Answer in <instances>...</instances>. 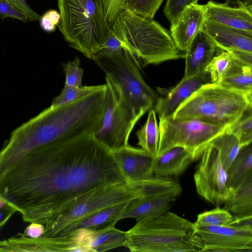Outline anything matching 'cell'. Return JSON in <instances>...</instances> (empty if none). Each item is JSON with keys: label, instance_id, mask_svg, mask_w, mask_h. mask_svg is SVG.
Here are the masks:
<instances>
[{"label": "cell", "instance_id": "7", "mask_svg": "<svg viewBox=\"0 0 252 252\" xmlns=\"http://www.w3.org/2000/svg\"><path fill=\"white\" fill-rule=\"evenodd\" d=\"M92 60L120 88L138 120L154 108L159 95L144 81L139 67L124 46L115 51L101 49Z\"/></svg>", "mask_w": 252, "mask_h": 252}, {"label": "cell", "instance_id": "16", "mask_svg": "<svg viewBox=\"0 0 252 252\" xmlns=\"http://www.w3.org/2000/svg\"><path fill=\"white\" fill-rule=\"evenodd\" d=\"M220 3L213 0L205 4L206 19L231 27L252 32V6L236 0Z\"/></svg>", "mask_w": 252, "mask_h": 252}, {"label": "cell", "instance_id": "38", "mask_svg": "<svg viewBox=\"0 0 252 252\" xmlns=\"http://www.w3.org/2000/svg\"><path fill=\"white\" fill-rule=\"evenodd\" d=\"M16 9L26 15L29 21H39L41 16L29 6L26 0H7Z\"/></svg>", "mask_w": 252, "mask_h": 252}, {"label": "cell", "instance_id": "37", "mask_svg": "<svg viewBox=\"0 0 252 252\" xmlns=\"http://www.w3.org/2000/svg\"><path fill=\"white\" fill-rule=\"evenodd\" d=\"M8 17L17 19L25 22H29L26 15L16 9L7 0H0V18L4 20Z\"/></svg>", "mask_w": 252, "mask_h": 252}, {"label": "cell", "instance_id": "33", "mask_svg": "<svg viewBox=\"0 0 252 252\" xmlns=\"http://www.w3.org/2000/svg\"><path fill=\"white\" fill-rule=\"evenodd\" d=\"M81 60L75 57L73 61L63 63V70L65 75L64 87H79L82 81L84 70L80 67Z\"/></svg>", "mask_w": 252, "mask_h": 252}, {"label": "cell", "instance_id": "23", "mask_svg": "<svg viewBox=\"0 0 252 252\" xmlns=\"http://www.w3.org/2000/svg\"><path fill=\"white\" fill-rule=\"evenodd\" d=\"M128 203L106 208L87 218L72 223L63 229L57 236L67 234L80 228H97L109 224H115L120 220V217Z\"/></svg>", "mask_w": 252, "mask_h": 252}, {"label": "cell", "instance_id": "32", "mask_svg": "<svg viewBox=\"0 0 252 252\" xmlns=\"http://www.w3.org/2000/svg\"><path fill=\"white\" fill-rule=\"evenodd\" d=\"M164 0H128L126 8L149 19L155 15Z\"/></svg>", "mask_w": 252, "mask_h": 252}, {"label": "cell", "instance_id": "28", "mask_svg": "<svg viewBox=\"0 0 252 252\" xmlns=\"http://www.w3.org/2000/svg\"><path fill=\"white\" fill-rule=\"evenodd\" d=\"M226 131L237 139L241 148L252 143V106L248 108Z\"/></svg>", "mask_w": 252, "mask_h": 252}, {"label": "cell", "instance_id": "24", "mask_svg": "<svg viewBox=\"0 0 252 252\" xmlns=\"http://www.w3.org/2000/svg\"><path fill=\"white\" fill-rule=\"evenodd\" d=\"M226 174L227 185L231 189L252 179V143L240 149Z\"/></svg>", "mask_w": 252, "mask_h": 252}, {"label": "cell", "instance_id": "22", "mask_svg": "<svg viewBox=\"0 0 252 252\" xmlns=\"http://www.w3.org/2000/svg\"><path fill=\"white\" fill-rule=\"evenodd\" d=\"M216 84L252 96V65L233 57L230 64Z\"/></svg>", "mask_w": 252, "mask_h": 252}, {"label": "cell", "instance_id": "13", "mask_svg": "<svg viewBox=\"0 0 252 252\" xmlns=\"http://www.w3.org/2000/svg\"><path fill=\"white\" fill-rule=\"evenodd\" d=\"M217 49L230 53L240 61L252 58V32L231 27L206 19L202 29Z\"/></svg>", "mask_w": 252, "mask_h": 252}, {"label": "cell", "instance_id": "14", "mask_svg": "<svg viewBox=\"0 0 252 252\" xmlns=\"http://www.w3.org/2000/svg\"><path fill=\"white\" fill-rule=\"evenodd\" d=\"M182 189L165 188L151 189L129 202L120 220L132 218L136 221L158 217L169 211Z\"/></svg>", "mask_w": 252, "mask_h": 252}, {"label": "cell", "instance_id": "4", "mask_svg": "<svg viewBox=\"0 0 252 252\" xmlns=\"http://www.w3.org/2000/svg\"><path fill=\"white\" fill-rule=\"evenodd\" d=\"M58 26L72 48L92 59L108 38L111 28L101 0H58Z\"/></svg>", "mask_w": 252, "mask_h": 252}, {"label": "cell", "instance_id": "30", "mask_svg": "<svg viewBox=\"0 0 252 252\" xmlns=\"http://www.w3.org/2000/svg\"><path fill=\"white\" fill-rule=\"evenodd\" d=\"M232 60V55L225 51H221L214 56L204 70L209 73L211 83H217L219 82Z\"/></svg>", "mask_w": 252, "mask_h": 252}, {"label": "cell", "instance_id": "19", "mask_svg": "<svg viewBox=\"0 0 252 252\" xmlns=\"http://www.w3.org/2000/svg\"><path fill=\"white\" fill-rule=\"evenodd\" d=\"M115 224L97 228H80L73 231L79 245L89 252H106L125 247L126 232L117 229Z\"/></svg>", "mask_w": 252, "mask_h": 252}, {"label": "cell", "instance_id": "41", "mask_svg": "<svg viewBox=\"0 0 252 252\" xmlns=\"http://www.w3.org/2000/svg\"><path fill=\"white\" fill-rule=\"evenodd\" d=\"M242 1L244 4L252 6V0H239Z\"/></svg>", "mask_w": 252, "mask_h": 252}, {"label": "cell", "instance_id": "5", "mask_svg": "<svg viewBox=\"0 0 252 252\" xmlns=\"http://www.w3.org/2000/svg\"><path fill=\"white\" fill-rule=\"evenodd\" d=\"M126 232L125 247L132 252H197L193 223L169 211L137 221Z\"/></svg>", "mask_w": 252, "mask_h": 252}, {"label": "cell", "instance_id": "10", "mask_svg": "<svg viewBox=\"0 0 252 252\" xmlns=\"http://www.w3.org/2000/svg\"><path fill=\"white\" fill-rule=\"evenodd\" d=\"M194 229L197 252H252V215L234 216L228 224Z\"/></svg>", "mask_w": 252, "mask_h": 252}, {"label": "cell", "instance_id": "2", "mask_svg": "<svg viewBox=\"0 0 252 252\" xmlns=\"http://www.w3.org/2000/svg\"><path fill=\"white\" fill-rule=\"evenodd\" d=\"M107 104L106 84L74 101L45 109L11 133L0 150V173L28 153L99 128Z\"/></svg>", "mask_w": 252, "mask_h": 252}, {"label": "cell", "instance_id": "17", "mask_svg": "<svg viewBox=\"0 0 252 252\" xmlns=\"http://www.w3.org/2000/svg\"><path fill=\"white\" fill-rule=\"evenodd\" d=\"M209 73L205 70L181 81L163 96H159L154 110L159 118L173 116L187 98L204 85L210 83Z\"/></svg>", "mask_w": 252, "mask_h": 252}, {"label": "cell", "instance_id": "35", "mask_svg": "<svg viewBox=\"0 0 252 252\" xmlns=\"http://www.w3.org/2000/svg\"><path fill=\"white\" fill-rule=\"evenodd\" d=\"M110 26L126 9L128 0H101Z\"/></svg>", "mask_w": 252, "mask_h": 252}, {"label": "cell", "instance_id": "40", "mask_svg": "<svg viewBox=\"0 0 252 252\" xmlns=\"http://www.w3.org/2000/svg\"><path fill=\"white\" fill-rule=\"evenodd\" d=\"M17 211L9 204L6 203L0 208V231L12 216Z\"/></svg>", "mask_w": 252, "mask_h": 252}, {"label": "cell", "instance_id": "18", "mask_svg": "<svg viewBox=\"0 0 252 252\" xmlns=\"http://www.w3.org/2000/svg\"><path fill=\"white\" fill-rule=\"evenodd\" d=\"M205 4L188 6L170 27L171 35L177 48L186 52L206 20Z\"/></svg>", "mask_w": 252, "mask_h": 252}, {"label": "cell", "instance_id": "9", "mask_svg": "<svg viewBox=\"0 0 252 252\" xmlns=\"http://www.w3.org/2000/svg\"><path fill=\"white\" fill-rule=\"evenodd\" d=\"M159 140L157 156L177 147L183 148L193 160L199 159L204 151L226 127L196 119L159 118Z\"/></svg>", "mask_w": 252, "mask_h": 252}, {"label": "cell", "instance_id": "27", "mask_svg": "<svg viewBox=\"0 0 252 252\" xmlns=\"http://www.w3.org/2000/svg\"><path fill=\"white\" fill-rule=\"evenodd\" d=\"M210 146L218 151L221 163L226 171L241 149L237 139L226 131L216 138Z\"/></svg>", "mask_w": 252, "mask_h": 252}, {"label": "cell", "instance_id": "42", "mask_svg": "<svg viewBox=\"0 0 252 252\" xmlns=\"http://www.w3.org/2000/svg\"><path fill=\"white\" fill-rule=\"evenodd\" d=\"M226 0H225V1H226Z\"/></svg>", "mask_w": 252, "mask_h": 252}, {"label": "cell", "instance_id": "6", "mask_svg": "<svg viewBox=\"0 0 252 252\" xmlns=\"http://www.w3.org/2000/svg\"><path fill=\"white\" fill-rule=\"evenodd\" d=\"M252 106V96L210 83L183 102L172 117L198 120L227 128Z\"/></svg>", "mask_w": 252, "mask_h": 252}, {"label": "cell", "instance_id": "11", "mask_svg": "<svg viewBox=\"0 0 252 252\" xmlns=\"http://www.w3.org/2000/svg\"><path fill=\"white\" fill-rule=\"evenodd\" d=\"M107 104L103 120L94 137L113 151L129 144V137L138 121L125 101L120 88L105 76Z\"/></svg>", "mask_w": 252, "mask_h": 252}, {"label": "cell", "instance_id": "1", "mask_svg": "<svg viewBox=\"0 0 252 252\" xmlns=\"http://www.w3.org/2000/svg\"><path fill=\"white\" fill-rule=\"evenodd\" d=\"M126 182L111 151L94 134H83L22 156L0 174V200L24 222L45 225L84 195Z\"/></svg>", "mask_w": 252, "mask_h": 252}, {"label": "cell", "instance_id": "3", "mask_svg": "<svg viewBox=\"0 0 252 252\" xmlns=\"http://www.w3.org/2000/svg\"><path fill=\"white\" fill-rule=\"evenodd\" d=\"M110 28L140 68L185 57L186 52L177 48L170 31L129 9L120 13Z\"/></svg>", "mask_w": 252, "mask_h": 252}, {"label": "cell", "instance_id": "39", "mask_svg": "<svg viewBox=\"0 0 252 252\" xmlns=\"http://www.w3.org/2000/svg\"><path fill=\"white\" fill-rule=\"evenodd\" d=\"M22 233L25 236L35 238L41 236L44 233V225L36 222H32Z\"/></svg>", "mask_w": 252, "mask_h": 252}, {"label": "cell", "instance_id": "31", "mask_svg": "<svg viewBox=\"0 0 252 252\" xmlns=\"http://www.w3.org/2000/svg\"><path fill=\"white\" fill-rule=\"evenodd\" d=\"M100 86L101 85L79 87H63L60 94L54 98L51 105L57 106L71 102L97 90Z\"/></svg>", "mask_w": 252, "mask_h": 252}, {"label": "cell", "instance_id": "29", "mask_svg": "<svg viewBox=\"0 0 252 252\" xmlns=\"http://www.w3.org/2000/svg\"><path fill=\"white\" fill-rule=\"evenodd\" d=\"M233 216L224 208L216 207L215 209L200 213L193 223L194 226H220L229 223Z\"/></svg>", "mask_w": 252, "mask_h": 252}, {"label": "cell", "instance_id": "20", "mask_svg": "<svg viewBox=\"0 0 252 252\" xmlns=\"http://www.w3.org/2000/svg\"><path fill=\"white\" fill-rule=\"evenodd\" d=\"M216 49L207 34L202 30L200 31L186 52L185 69L182 79L204 70L214 57Z\"/></svg>", "mask_w": 252, "mask_h": 252}, {"label": "cell", "instance_id": "34", "mask_svg": "<svg viewBox=\"0 0 252 252\" xmlns=\"http://www.w3.org/2000/svg\"><path fill=\"white\" fill-rule=\"evenodd\" d=\"M198 0H166L163 12L170 24L174 23L189 6L198 3Z\"/></svg>", "mask_w": 252, "mask_h": 252}, {"label": "cell", "instance_id": "36", "mask_svg": "<svg viewBox=\"0 0 252 252\" xmlns=\"http://www.w3.org/2000/svg\"><path fill=\"white\" fill-rule=\"evenodd\" d=\"M61 21L60 12L56 10L51 9L46 11L39 20L42 29L45 32H51L55 31L56 27Z\"/></svg>", "mask_w": 252, "mask_h": 252}, {"label": "cell", "instance_id": "12", "mask_svg": "<svg viewBox=\"0 0 252 252\" xmlns=\"http://www.w3.org/2000/svg\"><path fill=\"white\" fill-rule=\"evenodd\" d=\"M199 159L193 175L196 191L211 204L220 207L227 197L228 188L226 171L218 152L210 145Z\"/></svg>", "mask_w": 252, "mask_h": 252}, {"label": "cell", "instance_id": "21", "mask_svg": "<svg viewBox=\"0 0 252 252\" xmlns=\"http://www.w3.org/2000/svg\"><path fill=\"white\" fill-rule=\"evenodd\" d=\"M193 161L189 153L183 148H171L154 158V176L170 179L178 177L185 171Z\"/></svg>", "mask_w": 252, "mask_h": 252}, {"label": "cell", "instance_id": "25", "mask_svg": "<svg viewBox=\"0 0 252 252\" xmlns=\"http://www.w3.org/2000/svg\"><path fill=\"white\" fill-rule=\"evenodd\" d=\"M223 208L234 216L252 215V179L234 189H228Z\"/></svg>", "mask_w": 252, "mask_h": 252}, {"label": "cell", "instance_id": "8", "mask_svg": "<svg viewBox=\"0 0 252 252\" xmlns=\"http://www.w3.org/2000/svg\"><path fill=\"white\" fill-rule=\"evenodd\" d=\"M148 183L134 185L128 182L94 189L79 198L69 208L44 225L41 236H57L65 227L96 212L127 203L143 195Z\"/></svg>", "mask_w": 252, "mask_h": 252}, {"label": "cell", "instance_id": "26", "mask_svg": "<svg viewBox=\"0 0 252 252\" xmlns=\"http://www.w3.org/2000/svg\"><path fill=\"white\" fill-rule=\"evenodd\" d=\"M135 134L137 145L140 148L153 158H156L158 148L159 131L154 109L149 110L146 122Z\"/></svg>", "mask_w": 252, "mask_h": 252}, {"label": "cell", "instance_id": "15", "mask_svg": "<svg viewBox=\"0 0 252 252\" xmlns=\"http://www.w3.org/2000/svg\"><path fill=\"white\" fill-rule=\"evenodd\" d=\"M111 152L127 182L141 185L154 177V158L142 149L128 144Z\"/></svg>", "mask_w": 252, "mask_h": 252}]
</instances>
